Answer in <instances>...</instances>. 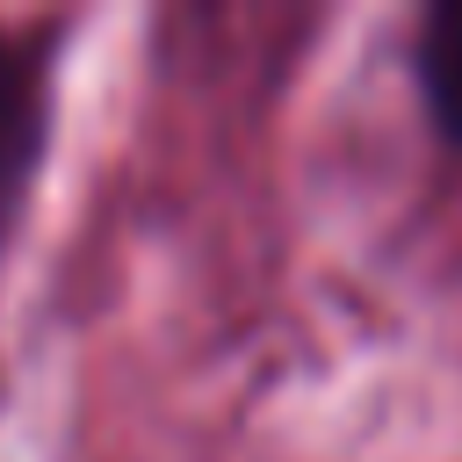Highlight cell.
Instances as JSON below:
<instances>
[{
  "label": "cell",
  "instance_id": "cell-1",
  "mask_svg": "<svg viewBox=\"0 0 462 462\" xmlns=\"http://www.w3.org/2000/svg\"><path fill=\"white\" fill-rule=\"evenodd\" d=\"M51 144V58L43 36L0 22V238L14 231Z\"/></svg>",
  "mask_w": 462,
  "mask_h": 462
},
{
  "label": "cell",
  "instance_id": "cell-2",
  "mask_svg": "<svg viewBox=\"0 0 462 462\" xmlns=\"http://www.w3.org/2000/svg\"><path fill=\"white\" fill-rule=\"evenodd\" d=\"M411 72L426 94V116L448 144H462V0H433L411 29Z\"/></svg>",
  "mask_w": 462,
  "mask_h": 462
}]
</instances>
